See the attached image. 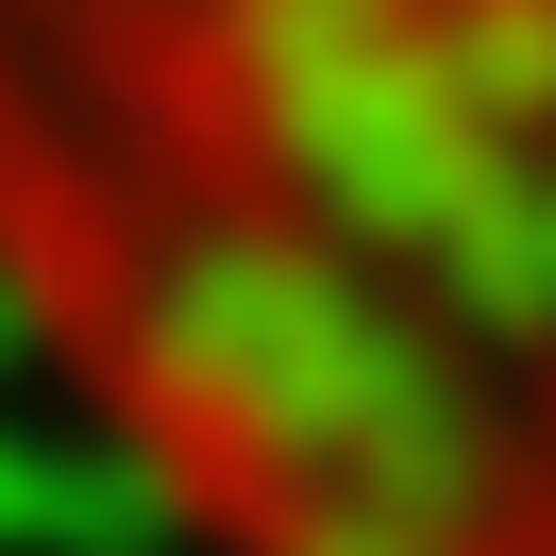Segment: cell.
<instances>
[{"label": "cell", "mask_w": 556, "mask_h": 556, "mask_svg": "<svg viewBox=\"0 0 556 556\" xmlns=\"http://www.w3.org/2000/svg\"><path fill=\"white\" fill-rule=\"evenodd\" d=\"M0 320L186 556H556V0H0Z\"/></svg>", "instance_id": "6da1fadb"}]
</instances>
